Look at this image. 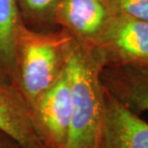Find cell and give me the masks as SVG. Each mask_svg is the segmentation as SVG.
Instances as JSON below:
<instances>
[{"mask_svg":"<svg viewBox=\"0 0 148 148\" xmlns=\"http://www.w3.org/2000/svg\"><path fill=\"white\" fill-rule=\"evenodd\" d=\"M15 148H22L20 145H18V144H16V147H15Z\"/></svg>","mask_w":148,"mask_h":148,"instance_id":"13","label":"cell"},{"mask_svg":"<svg viewBox=\"0 0 148 148\" xmlns=\"http://www.w3.org/2000/svg\"><path fill=\"white\" fill-rule=\"evenodd\" d=\"M92 48L103 67L148 65V21L113 14Z\"/></svg>","mask_w":148,"mask_h":148,"instance_id":"3","label":"cell"},{"mask_svg":"<svg viewBox=\"0 0 148 148\" xmlns=\"http://www.w3.org/2000/svg\"><path fill=\"white\" fill-rule=\"evenodd\" d=\"M21 23L16 0H0V82L14 88L15 36Z\"/></svg>","mask_w":148,"mask_h":148,"instance_id":"9","label":"cell"},{"mask_svg":"<svg viewBox=\"0 0 148 148\" xmlns=\"http://www.w3.org/2000/svg\"><path fill=\"white\" fill-rule=\"evenodd\" d=\"M102 69L92 47L73 37L68 61L73 114L67 148L95 147L104 112Z\"/></svg>","mask_w":148,"mask_h":148,"instance_id":"2","label":"cell"},{"mask_svg":"<svg viewBox=\"0 0 148 148\" xmlns=\"http://www.w3.org/2000/svg\"><path fill=\"white\" fill-rule=\"evenodd\" d=\"M94 148H148V123L105 90L104 112Z\"/></svg>","mask_w":148,"mask_h":148,"instance_id":"5","label":"cell"},{"mask_svg":"<svg viewBox=\"0 0 148 148\" xmlns=\"http://www.w3.org/2000/svg\"><path fill=\"white\" fill-rule=\"evenodd\" d=\"M37 136L46 148H67L72 122V95L67 69L31 108Z\"/></svg>","mask_w":148,"mask_h":148,"instance_id":"4","label":"cell"},{"mask_svg":"<svg viewBox=\"0 0 148 148\" xmlns=\"http://www.w3.org/2000/svg\"><path fill=\"white\" fill-rule=\"evenodd\" d=\"M0 130L22 148H46L34 130L32 113L12 86L0 82Z\"/></svg>","mask_w":148,"mask_h":148,"instance_id":"8","label":"cell"},{"mask_svg":"<svg viewBox=\"0 0 148 148\" xmlns=\"http://www.w3.org/2000/svg\"><path fill=\"white\" fill-rule=\"evenodd\" d=\"M104 89L135 114L148 112V65L103 67Z\"/></svg>","mask_w":148,"mask_h":148,"instance_id":"7","label":"cell"},{"mask_svg":"<svg viewBox=\"0 0 148 148\" xmlns=\"http://www.w3.org/2000/svg\"><path fill=\"white\" fill-rule=\"evenodd\" d=\"M73 36L58 28L36 31L23 22L15 36L14 89L31 109L67 69Z\"/></svg>","mask_w":148,"mask_h":148,"instance_id":"1","label":"cell"},{"mask_svg":"<svg viewBox=\"0 0 148 148\" xmlns=\"http://www.w3.org/2000/svg\"><path fill=\"white\" fill-rule=\"evenodd\" d=\"M16 144L8 134L0 130V148H15Z\"/></svg>","mask_w":148,"mask_h":148,"instance_id":"12","label":"cell"},{"mask_svg":"<svg viewBox=\"0 0 148 148\" xmlns=\"http://www.w3.org/2000/svg\"><path fill=\"white\" fill-rule=\"evenodd\" d=\"M112 15L105 0H58L55 21L75 40L93 47Z\"/></svg>","mask_w":148,"mask_h":148,"instance_id":"6","label":"cell"},{"mask_svg":"<svg viewBox=\"0 0 148 148\" xmlns=\"http://www.w3.org/2000/svg\"><path fill=\"white\" fill-rule=\"evenodd\" d=\"M112 14L148 21V0H105Z\"/></svg>","mask_w":148,"mask_h":148,"instance_id":"11","label":"cell"},{"mask_svg":"<svg viewBox=\"0 0 148 148\" xmlns=\"http://www.w3.org/2000/svg\"><path fill=\"white\" fill-rule=\"evenodd\" d=\"M22 22L36 31L58 29L55 10L58 0H16Z\"/></svg>","mask_w":148,"mask_h":148,"instance_id":"10","label":"cell"}]
</instances>
